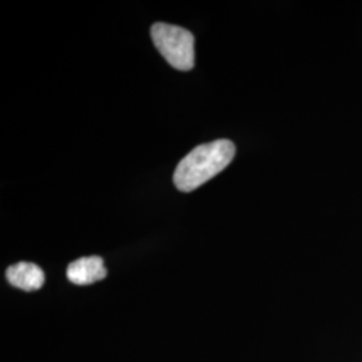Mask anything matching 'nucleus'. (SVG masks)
Masks as SVG:
<instances>
[{
    "instance_id": "f257e3e1",
    "label": "nucleus",
    "mask_w": 362,
    "mask_h": 362,
    "mask_svg": "<svg viewBox=\"0 0 362 362\" xmlns=\"http://www.w3.org/2000/svg\"><path fill=\"white\" fill-rule=\"evenodd\" d=\"M233 156L235 145L230 140L199 145L179 163L173 182L181 192L194 191L226 169Z\"/></svg>"
},
{
    "instance_id": "f03ea898",
    "label": "nucleus",
    "mask_w": 362,
    "mask_h": 362,
    "mask_svg": "<svg viewBox=\"0 0 362 362\" xmlns=\"http://www.w3.org/2000/svg\"><path fill=\"white\" fill-rule=\"evenodd\" d=\"M152 40L157 50L169 65L181 71L194 66V38L191 31L167 23H156L151 28Z\"/></svg>"
},
{
    "instance_id": "7ed1b4c3",
    "label": "nucleus",
    "mask_w": 362,
    "mask_h": 362,
    "mask_svg": "<svg viewBox=\"0 0 362 362\" xmlns=\"http://www.w3.org/2000/svg\"><path fill=\"white\" fill-rule=\"evenodd\" d=\"M67 279L77 286L95 284L106 278L107 272L105 269L101 257H85L71 262L67 267Z\"/></svg>"
},
{
    "instance_id": "20e7f679",
    "label": "nucleus",
    "mask_w": 362,
    "mask_h": 362,
    "mask_svg": "<svg viewBox=\"0 0 362 362\" xmlns=\"http://www.w3.org/2000/svg\"><path fill=\"white\" fill-rule=\"evenodd\" d=\"M6 278L16 288L25 291H35L45 284V272L42 269L28 262H21L7 269Z\"/></svg>"
}]
</instances>
